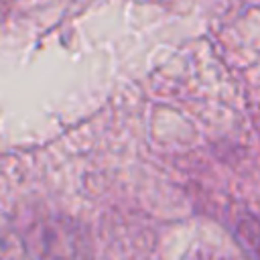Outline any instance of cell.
<instances>
[{
    "label": "cell",
    "instance_id": "cell-1",
    "mask_svg": "<svg viewBox=\"0 0 260 260\" xmlns=\"http://www.w3.org/2000/svg\"><path fill=\"white\" fill-rule=\"evenodd\" d=\"M22 240L35 260H93L87 230L67 215L45 213L30 217Z\"/></svg>",
    "mask_w": 260,
    "mask_h": 260
},
{
    "label": "cell",
    "instance_id": "cell-2",
    "mask_svg": "<svg viewBox=\"0 0 260 260\" xmlns=\"http://www.w3.org/2000/svg\"><path fill=\"white\" fill-rule=\"evenodd\" d=\"M12 4H14V0H0V22L8 16V12H10Z\"/></svg>",
    "mask_w": 260,
    "mask_h": 260
}]
</instances>
